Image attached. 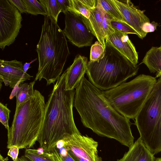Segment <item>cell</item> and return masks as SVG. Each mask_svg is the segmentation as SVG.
<instances>
[{
    "instance_id": "26",
    "label": "cell",
    "mask_w": 161,
    "mask_h": 161,
    "mask_svg": "<svg viewBox=\"0 0 161 161\" xmlns=\"http://www.w3.org/2000/svg\"><path fill=\"white\" fill-rule=\"evenodd\" d=\"M11 111L7 107V104L0 103V121L9 132L10 128L8 125L9 115Z\"/></svg>"
},
{
    "instance_id": "30",
    "label": "cell",
    "mask_w": 161,
    "mask_h": 161,
    "mask_svg": "<svg viewBox=\"0 0 161 161\" xmlns=\"http://www.w3.org/2000/svg\"><path fill=\"white\" fill-rule=\"evenodd\" d=\"M19 149L18 147L15 146H13L9 148L7 155L11 158L13 161H17Z\"/></svg>"
},
{
    "instance_id": "27",
    "label": "cell",
    "mask_w": 161,
    "mask_h": 161,
    "mask_svg": "<svg viewBox=\"0 0 161 161\" xmlns=\"http://www.w3.org/2000/svg\"><path fill=\"white\" fill-rule=\"evenodd\" d=\"M8 1L15 6L21 14L27 13L26 7L23 0H8Z\"/></svg>"
},
{
    "instance_id": "17",
    "label": "cell",
    "mask_w": 161,
    "mask_h": 161,
    "mask_svg": "<svg viewBox=\"0 0 161 161\" xmlns=\"http://www.w3.org/2000/svg\"><path fill=\"white\" fill-rule=\"evenodd\" d=\"M35 80L28 83H22L19 85H17L14 88L9 96L12 99L15 96L16 99V108L26 101L34 94L35 90L34 86L35 83Z\"/></svg>"
},
{
    "instance_id": "20",
    "label": "cell",
    "mask_w": 161,
    "mask_h": 161,
    "mask_svg": "<svg viewBox=\"0 0 161 161\" xmlns=\"http://www.w3.org/2000/svg\"><path fill=\"white\" fill-rule=\"evenodd\" d=\"M24 155L31 161H57L53 153L45 152L42 154L38 153L36 149H25Z\"/></svg>"
},
{
    "instance_id": "8",
    "label": "cell",
    "mask_w": 161,
    "mask_h": 161,
    "mask_svg": "<svg viewBox=\"0 0 161 161\" xmlns=\"http://www.w3.org/2000/svg\"><path fill=\"white\" fill-rule=\"evenodd\" d=\"M22 17L17 8L7 0H0V48L13 43L21 28Z\"/></svg>"
},
{
    "instance_id": "32",
    "label": "cell",
    "mask_w": 161,
    "mask_h": 161,
    "mask_svg": "<svg viewBox=\"0 0 161 161\" xmlns=\"http://www.w3.org/2000/svg\"><path fill=\"white\" fill-rule=\"evenodd\" d=\"M65 142L63 140L58 141L57 143L56 148L58 150L64 147Z\"/></svg>"
},
{
    "instance_id": "9",
    "label": "cell",
    "mask_w": 161,
    "mask_h": 161,
    "mask_svg": "<svg viewBox=\"0 0 161 161\" xmlns=\"http://www.w3.org/2000/svg\"><path fill=\"white\" fill-rule=\"evenodd\" d=\"M64 147L75 161H102L98 155V143L92 138L81 134L64 136Z\"/></svg>"
},
{
    "instance_id": "12",
    "label": "cell",
    "mask_w": 161,
    "mask_h": 161,
    "mask_svg": "<svg viewBox=\"0 0 161 161\" xmlns=\"http://www.w3.org/2000/svg\"><path fill=\"white\" fill-rule=\"evenodd\" d=\"M126 22L137 33L138 37L142 39L147 33L142 30L143 24L150 22L149 18L141 10L134 6L130 0H112Z\"/></svg>"
},
{
    "instance_id": "37",
    "label": "cell",
    "mask_w": 161,
    "mask_h": 161,
    "mask_svg": "<svg viewBox=\"0 0 161 161\" xmlns=\"http://www.w3.org/2000/svg\"><path fill=\"white\" fill-rule=\"evenodd\" d=\"M161 72H160L159 73H156V76L155 78H157V77H161Z\"/></svg>"
},
{
    "instance_id": "29",
    "label": "cell",
    "mask_w": 161,
    "mask_h": 161,
    "mask_svg": "<svg viewBox=\"0 0 161 161\" xmlns=\"http://www.w3.org/2000/svg\"><path fill=\"white\" fill-rule=\"evenodd\" d=\"M54 154L57 161H75L70 156L68 152L65 156H62L59 153L58 150L55 147L52 152Z\"/></svg>"
},
{
    "instance_id": "10",
    "label": "cell",
    "mask_w": 161,
    "mask_h": 161,
    "mask_svg": "<svg viewBox=\"0 0 161 161\" xmlns=\"http://www.w3.org/2000/svg\"><path fill=\"white\" fill-rule=\"evenodd\" d=\"M64 14L65 27L63 31L69 41L79 48L91 45L95 36L84 16L75 11H68Z\"/></svg>"
},
{
    "instance_id": "28",
    "label": "cell",
    "mask_w": 161,
    "mask_h": 161,
    "mask_svg": "<svg viewBox=\"0 0 161 161\" xmlns=\"http://www.w3.org/2000/svg\"><path fill=\"white\" fill-rule=\"evenodd\" d=\"M158 25V23L155 21H153L151 23L146 22L143 24L142 30L143 32L147 33L153 32L156 30Z\"/></svg>"
},
{
    "instance_id": "38",
    "label": "cell",
    "mask_w": 161,
    "mask_h": 161,
    "mask_svg": "<svg viewBox=\"0 0 161 161\" xmlns=\"http://www.w3.org/2000/svg\"><path fill=\"white\" fill-rule=\"evenodd\" d=\"M155 161H161V158H158L155 159Z\"/></svg>"
},
{
    "instance_id": "3",
    "label": "cell",
    "mask_w": 161,
    "mask_h": 161,
    "mask_svg": "<svg viewBox=\"0 0 161 161\" xmlns=\"http://www.w3.org/2000/svg\"><path fill=\"white\" fill-rule=\"evenodd\" d=\"M36 51L39 66L35 80L44 79L47 86L54 84L61 75L70 52L63 31L50 16H44Z\"/></svg>"
},
{
    "instance_id": "4",
    "label": "cell",
    "mask_w": 161,
    "mask_h": 161,
    "mask_svg": "<svg viewBox=\"0 0 161 161\" xmlns=\"http://www.w3.org/2000/svg\"><path fill=\"white\" fill-rule=\"evenodd\" d=\"M45 106L44 96L35 90L31 97L16 108L11 126L7 133V148L14 146L19 149L34 147L41 129Z\"/></svg>"
},
{
    "instance_id": "25",
    "label": "cell",
    "mask_w": 161,
    "mask_h": 161,
    "mask_svg": "<svg viewBox=\"0 0 161 161\" xmlns=\"http://www.w3.org/2000/svg\"><path fill=\"white\" fill-rule=\"evenodd\" d=\"M112 28L123 33L127 34H135L138 36L137 33L126 22L113 19L111 21Z\"/></svg>"
},
{
    "instance_id": "2",
    "label": "cell",
    "mask_w": 161,
    "mask_h": 161,
    "mask_svg": "<svg viewBox=\"0 0 161 161\" xmlns=\"http://www.w3.org/2000/svg\"><path fill=\"white\" fill-rule=\"evenodd\" d=\"M65 70L54 84L46 103L37 140L45 152H52L57 142L68 135L80 134L74 120L73 108L75 90L65 89Z\"/></svg>"
},
{
    "instance_id": "33",
    "label": "cell",
    "mask_w": 161,
    "mask_h": 161,
    "mask_svg": "<svg viewBox=\"0 0 161 161\" xmlns=\"http://www.w3.org/2000/svg\"><path fill=\"white\" fill-rule=\"evenodd\" d=\"M36 59H34L33 60V61H32L30 63H26L24 64V69L25 72H26L27 70H28V69L30 68L29 67L30 65V64L33 62L34 61H35V60H36Z\"/></svg>"
},
{
    "instance_id": "34",
    "label": "cell",
    "mask_w": 161,
    "mask_h": 161,
    "mask_svg": "<svg viewBox=\"0 0 161 161\" xmlns=\"http://www.w3.org/2000/svg\"><path fill=\"white\" fill-rule=\"evenodd\" d=\"M17 161H31L26 157L24 155L21 156L20 157L18 158Z\"/></svg>"
},
{
    "instance_id": "16",
    "label": "cell",
    "mask_w": 161,
    "mask_h": 161,
    "mask_svg": "<svg viewBox=\"0 0 161 161\" xmlns=\"http://www.w3.org/2000/svg\"><path fill=\"white\" fill-rule=\"evenodd\" d=\"M155 159L154 155L139 138L129 148L123 157L117 161H155Z\"/></svg>"
},
{
    "instance_id": "1",
    "label": "cell",
    "mask_w": 161,
    "mask_h": 161,
    "mask_svg": "<svg viewBox=\"0 0 161 161\" xmlns=\"http://www.w3.org/2000/svg\"><path fill=\"white\" fill-rule=\"evenodd\" d=\"M73 106L83 125L98 135L113 139L129 148L134 143L130 119L117 112L109 104L103 91L84 76L75 89Z\"/></svg>"
},
{
    "instance_id": "31",
    "label": "cell",
    "mask_w": 161,
    "mask_h": 161,
    "mask_svg": "<svg viewBox=\"0 0 161 161\" xmlns=\"http://www.w3.org/2000/svg\"><path fill=\"white\" fill-rule=\"evenodd\" d=\"M62 10V12L64 14L68 11L69 7V0H57Z\"/></svg>"
},
{
    "instance_id": "24",
    "label": "cell",
    "mask_w": 161,
    "mask_h": 161,
    "mask_svg": "<svg viewBox=\"0 0 161 161\" xmlns=\"http://www.w3.org/2000/svg\"><path fill=\"white\" fill-rule=\"evenodd\" d=\"M105 54V48L98 41H96L91 47L90 61L96 62L102 59Z\"/></svg>"
},
{
    "instance_id": "22",
    "label": "cell",
    "mask_w": 161,
    "mask_h": 161,
    "mask_svg": "<svg viewBox=\"0 0 161 161\" xmlns=\"http://www.w3.org/2000/svg\"><path fill=\"white\" fill-rule=\"evenodd\" d=\"M26 7L27 13L34 15L42 14L47 15L46 8L40 2L36 0H23Z\"/></svg>"
},
{
    "instance_id": "7",
    "label": "cell",
    "mask_w": 161,
    "mask_h": 161,
    "mask_svg": "<svg viewBox=\"0 0 161 161\" xmlns=\"http://www.w3.org/2000/svg\"><path fill=\"white\" fill-rule=\"evenodd\" d=\"M135 119L145 146L154 155L161 152V76Z\"/></svg>"
},
{
    "instance_id": "36",
    "label": "cell",
    "mask_w": 161,
    "mask_h": 161,
    "mask_svg": "<svg viewBox=\"0 0 161 161\" xmlns=\"http://www.w3.org/2000/svg\"><path fill=\"white\" fill-rule=\"evenodd\" d=\"M36 151L39 154L45 152L43 148L40 147L36 149Z\"/></svg>"
},
{
    "instance_id": "6",
    "label": "cell",
    "mask_w": 161,
    "mask_h": 161,
    "mask_svg": "<svg viewBox=\"0 0 161 161\" xmlns=\"http://www.w3.org/2000/svg\"><path fill=\"white\" fill-rule=\"evenodd\" d=\"M157 80L151 75L141 74L128 82L103 91L107 101L118 113L129 119L137 116Z\"/></svg>"
},
{
    "instance_id": "15",
    "label": "cell",
    "mask_w": 161,
    "mask_h": 161,
    "mask_svg": "<svg viewBox=\"0 0 161 161\" xmlns=\"http://www.w3.org/2000/svg\"><path fill=\"white\" fill-rule=\"evenodd\" d=\"M86 57L77 55L72 64L65 70V89L74 90L79 85L86 73L88 63Z\"/></svg>"
},
{
    "instance_id": "14",
    "label": "cell",
    "mask_w": 161,
    "mask_h": 161,
    "mask_svg": "<svg viewBox=\"0 0 161 161\" xmlns=\"http://www.w3.org/2000/svg\"><path fill=\"white\" fill-rule=\"evenodd\" d=\"M105 41L117 50L134 65H137L138 54L127 34L115 30V32L107 36L105 38Z\"/></svg>"
},
{
    "instance_id": "19",
    "label": "cell",
    "mask_w": 161,
    "mask_h": 161,
    "mask_svg": "<svg viewBox=\"0 0 161 161\" xmlns=\"http://www.w3.org/2000/svg\"><path fill=\"white\" fill-rule=\"evenodd\" d=\"M68 11H75L87 19L90 15L91 11L96 7L97 0H69Z\"/></svg>"
},
{
    "instance_id": "39",
    "label": "cell",
    "mask_w": 161,
    "mask_h": 161,
    "mask_svg": "<svg viewBox=\"0 0 161 161\" xmlns=\"http://www.w3.org/2000/svg\"><path fill=\"white\" fill-rule=\"evenodd\" d=\"M160 48H161V45H160Z\"/></svg>"
},
{
    "instance_id": "11",
    "label": "cell",
    "mask_w": 161,
    "mask_h": 161,
    "mask_svg": "<svg viewBox=\"0 0 161 161\" xmlns=\"http://www.w3.org/2000/svg\"><path fill=\"white\" fill-rule=\"evenodd\" d=\"M84 18L92 33L105 48V38L115 32L111 23L114 18L98 2L95 8L91 11L89 18Z\"/></svg>"
},
{
    "instance_id": "21",
    "label": "cell",
    "mask_w": 161,
    "mask_h": 161,
    "mask_svg": "<svg viewBox=\"0 0 161 161\" xmlns=\"http://www.w3.org/2000/svg\"><path fill=\"white\" fill-rule=\"evenodd\" d=\"M97 2L105 12L114 19L126 22L112 0H97Z\"/></svg>"
},
{
    "instance_id": "35",
    "label": "cell",
    "mask_w": 161,
    "mask_h": 161,
    "mask_svg": "<svg viewBox=\"0 0 161 161\" xmlns=\"http://www.w3.org/2000/svg\"><path fill=\"white\" fill-rule=\"evenodd\" d=\"M0 161H9L8 157L7 156L6 158H4L1 154H0Z\"/></svg>"
},
{
    "instance_id": "23",
    "label": "cell",
    "mask_w": 161,
    "mask_h": 161,
    "mask_svg": "<svg viewBox=\"0 0 161 161\" xmlns=\"http://www.w3.org/2000/svg\"><path fill=\"white\" fill-rule=\"evenodd\" d=\"M39 2L45 7L47 15L57 22L58 17L62 10L57 0H39Z\"/></svg>"
},
{
    "instance_id": "18",
    "label": "cell",
    "mask_w": 161,
    "mask_h": 161,
    "mask_svg": "<svg viewBox=\"0 0 161 161\" xmlns=\"http://www.w3.org/2000/svg\"><path fill=\"white\" fill-rule=\"evenodd\" d=\"M141 63L144 64L151 73L161 72V49L152 47L146 53Z\"/></svg>"
},
{
    "instance_id": "5",
    "label": "cell",
    "mask_w": 161,
    "mask_h": 161,
    "mask_svg": "<svg viewBox=\"0 0 161 161\" xmlns=\"http://www.w3.org/2000/svg\"><path fill=\"white\" fill-rule=\"evenodd\" d=\"M139 65H135L119 51L105 42V54L102 59L88 62L86 72L89 81L105 91L116 87L136 75Z\"/></svg>"
},
{
    "instance_id": "13",
    "label": "cell",
    "mask_w": 161,
    "mask_h": 161,
    "mask_svg": "<svg viewBox=\"0 0 161 161\" xmlns=\"http://www.w3.org/2000/svg\"><path fill=\"white\" fill-rule=\"evenodd\" d=\"M24 64L16 60L0 59V81L6 86L14 88L33 77L25 71Z\"/></svg>"
}]
</instances>
